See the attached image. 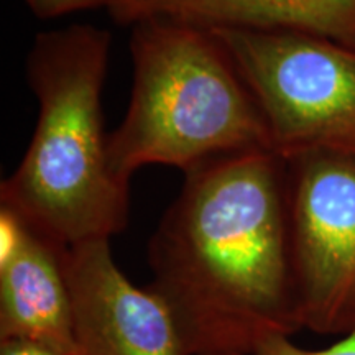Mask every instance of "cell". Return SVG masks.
Here are the masks:
<instances>
[{"label":"cell","mask_w":355,"mask_h":355,"mask_svg":"<svg viewBox=\"0 0 355 355\" xmlns=\"http://www.w3.org/2000/svg\"><path fill=\"white\" fill-rule=\"evenodd\" d=\"M0 355H66L50 344L32 339H0Z\"/></svg>","instance_id":"8fae6325"},{"label":"cell","mask_w":355,"mask_h":355,"mask_svg":"<svg viewBox=\"0 0 355 355\" xmlns=\"http://www.w3.org/2000/svg\"><path fill=\"white\" fill-rule=\"evenodd\" d=\"M115 24L163 19L204 28L290 30L355 50V0H114Z\"/></svg>","instance_id":"ba28073f"},{"label":"cell","mask_w":355,"mask_h":355,"mask_svg":"<svg viewBox=\"0 0 355 355\" xmlns=\"http://www.w3.org/2000/svg\"><path fill=\"white\" fill-rule=\"evenodd\" d=\"M224 355H355V331L344 336L339 343L321 350H308L293 344L290 336L270 334L260 339L250 349L242 352H232Z\"/></svg>","instance_id":"9c48e42d"},{"label":"cell","mask_w":355,"mask_h":355,"mask_svg":"<svg viewBox=\"0 0 355 355\" xmlns=\"http://www.w3.org/2000/svg\"><path fill=\"white\" fill-rule=\"evenodd\" d=\"M66 248L0 206V339H32L78 355Z\"/></svg>","instance_id":"52a82bcc"},{"label":"cell","mask_w":355,"mask_h":355,"mask_svg":"<svg viewBox=\"0 0 355 355\" xmlns=\"http://www.w3.org/2000/svg\"><path fill=\"white\" fill-rule=\"evenodd\" d=\"M130 51V104L109 135L110 166L122 181L146 165L188 173L216 158L272 150L254 94L211 28L144 20L132 25Z\"/></svg>","instance_id":"3957f363"},{"label":"cell","mask_w":355,"mask_h":355,"mask_svg":"<svg viewBox=\"0 0 355 355\" xmlns=\"http://www.w3.org/2000/svg\"><path fill=\"white\" fill-rule=\"evenodd\" d=\"M211 30L254 94L278 157H355L354 48L290 30Z\"/></svg>","instance_id":"277c9868"},{"label":"cell","mask_w":355,"mask_h":355,"mask_svg":"<svg viewBox=\"0 0 355 355\" xmlns=\"http://www.w3.org/2000/svg\"><path fill=\"white\" fill-rule=\"evenodd\" d=\"M285 162L300 326L347 336L355 331V157L313 152Z\"/></svg>","instance_id":"5b68a950"},{"label":"cell","mask_w":355,"mask_h":355,"mask_svg":"<svg viewBox=\"0 0 355 355\" xmlns=\"http://www.w3.org/2000/svg\"><path fill=\"white\" fill-rule=\"evenodd\" d=\"M112 2L114 0H26L30 10L42 19H55L97 7L107 8Z\"/></svg>","instance_id":"30bf717a"},{"label":"cell","mask_w":355,"mask_h":355,"mask_svg":"<svg viewBox=\"0 0 355 355\" xmlns=\"http://www.w3.org/2000/svg\"><path fill=\"white\" fill-rule=\"evenodd\" d=\"M109 55L107 30L69 25L37 35L26 58L38 121L0 206L64 247L110 241L128 224L130 191L110 166L102 112Z\"/></svg>","instance_id":"7a4b0ae2"},{"label":"cell","mask_w":355,"mask_h":355,"mask_svg":"<svg viewBox=\"0 0 355 355\" xmlns=\"http://www.w3.org/2000/svg\"><path fill=\"white\" fill-rule=\"evenodd\" d=\"M78 355H193L175 313L115 263L110 241L66 248Z\"/></svg>","instance_id":"8992f818"},{"label":"cell","mask_w":355,"mask_h":355,"mask_svg":"<svg viewBox=\"0 0 355 355\" xmlns=\"http://www.w3.org/2000/svg\"><path fill=\"white\" fill-rule=\"evenodd\" d=\"M150 241L152 286L193 355L301 331L293 290L286 162L257 150L194 168Z\"/></svg>","instance_id":"6da1fadb"}]
</instances>
